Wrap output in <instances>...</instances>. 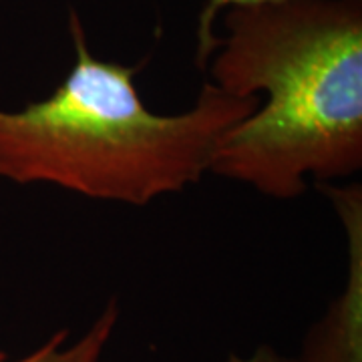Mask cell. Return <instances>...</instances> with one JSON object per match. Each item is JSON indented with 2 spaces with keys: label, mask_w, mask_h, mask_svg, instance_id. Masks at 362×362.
I'll return each mask as SVG.
<instances>
[{
  "label": "cell",
  "mask_w": 362,
  "mask_h": 362,
  "mask_svg": "<svg viewBox=\"0 0 362 362\" xmlns=\"http://www.w3.org/2000/svg\"><path fill=\"white\" fill-rule=\"evenodd\" d=\"M207 59L211 85L266 97L211 159L209 173L294 199L362 168V0H266L226 8Z\"/></svg>",
  "instance_id": "1"
},
{
  "label": "cell",
  "mask_w": 362,
  "mask_h": 362,
  "mask_svg": "<svg viewBox=\"0 0 362 362\" xmlns=\"http://www.w3.org/2000/svg\"><path fill=\"white\" fill-rule=\"evenodd\" d=\"M75 63L42 101L0 109V177L49 183L90 199L147 206L209 173L221 139L258 109L209 81L194 107L159 115L135 87L139 66L93 57L77 13L69 14Z\"/></svg>",
  "instance_id": "2"
},
{
  "label": "cell",
  "mask_w": 362,
  "mask_h": 362,
  "mask_svg": "<svg viewBox=\"0 0 362 362\" xmlns=\"http://www.w3.org/2000/svg\"><path fill=\"white\" fill-rule=\"evenodd\" d=\"M318 187L340 218L346 233L349 274L324 318L310 330L300 362H362V187L358 183Z\"/></svg>",
  "instance_id": "3"
},
{
  "label": "cell",
  "mask_w": 362,
  "mask_h": 362,
  "mask_svg": "<svg viewBox=\"0 0 362 362\" xmlns=\"http://www.w3.org/2000/svg\"><path fill=\"white\" fill-rule=\"evenodd\" d=\"M117 322L119 304L113 298L90 322L89 328L75 340H71V332L63 328L16 361H8L6 352L0 350V362H103L105 350L115 334Z\"/></svg>",
  "instance_id": "4"
},
{
  "label": "cell",
  "mask_w": 362,
  "mask_h": 362,
  "mask_svg": "<svg viewBox=\"0 0 362 362\" xmlns=\"http://www.w3.org/2000/svg\"><path fill=\"white\" fill-rule=\"evenodd\" d=\"M256 2H266V0H207L204 11L199 14V25H197V54H195L197 65L206 66L207 59L211 54L214 42L218 39V33H216L218 16L226 8L242 6V4H256Z\"/></svg>",
  "instance_id": "5"
},
{
  "label": "cell",
  "mask_w": 362,
  "mask_h": 362,
  "mask_svg": "<svg viewBox=\"0 0 362 362\" xmlns=\"http://www.w3.org/2000/svg\"><path fill=\"white\" fill-rule=\"evenodd\" d=\"M226 362H300L298 358H288L282 352L270 346H258L250 354H230Z\"/></svg>",
  "instance_id": "6"
}]
</instances>
